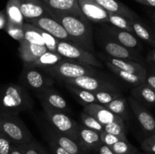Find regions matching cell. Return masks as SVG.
Returning a JSON list of instances; mask_svg holds the SVG:
<instances>
[{"instance_id":"cell-43","label":"cell","mask_w":155,"mask_h":154,"mask_svg":"<svg viewBox=\"0 0 155 154\" xmlns=\"http://www.w3.org/2000/svg\"><path fill=\"white\" fill-rule=\"evenodd\" d=\"M95 154H115L110 146L101 143L93 152Z\"/></svg>"},{"instance_id":"cell-46","label":"cell","mask_w":155,"mask_h":154,"mask_svg":"<svg viewBox=\"0 0 155 154\" xmlns=\"http://www.w3.org/2000/svg\"><path fill=\"white\" fill-rule=\"evenodd\" d=\"M9 154H24V152H22V150H21V148L19 147V146L18 144L13 143Z\"/></svg>"},{"instance_id":"cell-51","label":"cell","mask_w":155,"mask_h":154,"mask_svg":"<svg viewBox=\"0 0 155 154\" xmlns=\"http://www.w3.org/2000/svg\"><path fill=\"white\" fill-rule=\"evenodd\" d=\"M151 73L154 74V75H155V66H154V68H153V69H152V70H151Z\"/></svg>"},{"instance_id":"cell-10","label":"cell","mask_w":155,"mask_h":154,"mask_svg":"<svg viewBox=\"0 0 155 154\" xmlns=\"http://www.w3.org/2000/svg\"><path fill=\"white\" fill-rule=\"evenodd\" d=\"M100 42L101 43L102 48L109 57L134 60L139 63L142 60L137 51L123 46L113 39H111L110 36H107V37L104 36L101 39Z\"/></svg>"},{"instance_id":"cell-2","label":"cell","mask_w":155,"mask_h":154,"mask_svg":"<svg viewBox=\"0 0 155 154\" xmlns=\"http://www.w3.org/2000/svg\"><path fill=\"white\" fill-rule=\"evenodd\" d=\"M33 99L25 87L9 83L0 87V113L18 115L33 108Z\"/></svg>"},{"instance_id":"cell-48","label":"cell","mask_w":155,"mask_h":154,"mask_svg":"<svg viewBox=\"0 0 155 154\" xmlns=\"http://www.w3.org/2000/svg\"><path fill=\"white\" fill-rule=\"evenodd\" d=\"M147 59H148V61L152 62V63H155V49L150 51L149 54H148Z\"/></svg>"},{"instance_id":"cell-49","label":"cell","mask_w":155,"mask_h":154,"mask_svg":"<svg viewBox=\"0 0 155 154\" xmlns=\"http://www.w3.org/2000/svg\"><path fill=\"white\" fill-rule=\"evenodd\" d=\"M136 154H151V153H148V152H139V151H138V152H136Z\"/></svg>"},{"instance_id":"cell-47","label":"cell","mask_w":155,"mask_h":154,"mask_svg":"<svg viewBox=\"0 0 155 154\" xmlns=\"http://www.w3.org/2000/svg\"><path fill=\"white\" fill-rule=\"evenodd\" d=\"M137 2L141 3V4H143L145 5L151 6V7H154L155 8V0H135Z\"/></svg>"},{"instance_id":"cell-17","label":"cell","mask_w":155,"mask_h":154,"mask_svg":"<svg viewBox=\"0 0 155 154\" xmlns=\"http://www.w3.org/2000/svg\"><path fill=\"white\" fill-rule=\"evenodd\" d=\"M83 112L93 116L103 125L114 122H120V123L124 122V119L114 114L110 110L106 109L104 106L101 104H92L84 105Z\"/></svg>"},{"instance_id":"cell-37","label":"cell","mask_w":155,"mask_h":154,"mask_svg":"<svg viewBox=\"0 0 155 154\" xmlns=\"http://www.w3.org/2000/svg\"><path fill=\"white\" fill-rule=\"evenodd\" d=\"M104 131L109 134L122 137H127V128L124 122H111L104 125Z\"/></svg>"},{"instance_id":"cell-34","label":"cell","mask_w":155,"mask_h":154,"mask_svg":"<svg viewBox=\"0 0 155 154\" xmlns=\"http://www.w3.org/2000/svg\"><path fill=\"white\" fill-rule=\"evenodd\" d=\"M18 145L24 154H49L35 139L29 143Z\"/></svg>"},{"instance_id":"cell-33","label":"cell","mask_w":155,"mask_h":154,"mask_svg":"<svg viewBox=\"0 0 155 154\" xmlns=\"http://www.w3.org/2000/svg\"><path fill=\"white\" fill-rule=\"evenodd\" d=\"M110 147L115 154H136L138 152L137 148L128 140H120Z\"/></svg>"},{"instance_id":"cell-27","label":"cell","mask_w":155,"mask_h":154,"mask_svg":"<svg viewBox=\"0 0 155 154\" xmlns=\"http://www.w3.org/2000/svg\"><path fill=\"white\" fill-rule=\"evenodd\" d=\"M5 10L7 14L8 22L20 26L24 25V18L20 8V0H8Z\"/></svg>"},{"instance_id":"cell-39","label":"cell","mask_w":155,"mask_h":154,"mask_svg":"<svg viewBox=\"0 0 155 154\" xmlns=\"http://www.w3.org/2000/svg\"><path fill=\"white\" fill-rule=\"evenodd\" d=\"M100 138H101V143L108 146H111L112 145L117 143L120 140H128L127 137L114 135V134H109V133L105 132V131H103L102 133L100 134Z\"/></svg>"},{"instance_id":"cell-25","label":"cell","mask_w":155,"mask_h":154,"mask_svg":"<svg viewBox=\"0 0 155 154\" xmlns=\"http://www.w3.org/2000/svg\"><path fill=\"white\" fill-rule=\"evenodd\" d=\"M105 64L109 68V69L112 72H114L118 78L120 79L121 80H123L125 82L128 83L130 85H133V87H136V86L145 82L147 75L132 73V72H127V71H124L122 69H118L116 66H113L110 63H105Z\"/></svg>"},{"instance_id":"cell-32","label":"cell","mask_w":155,"mask_h":154,"mask_svg":"<svg viewBox=\"0 0 155 154\" xmlns=\"http://www.w3.org/2000/svg\"><path fill=\"white\" fill-rule=\"evenodd\" d=\"M80 120L82 122V125L89 129L93 130L99 134L104 131V125L100 123L93 116L85 113V112H83L80 114Z\"/></svg>"},{"instance_id":"cell-22","label":"cell","mask_w":155,"mask_h":154,"mask_svg":"<svg viewBox=\"0 0 155 154\" xmlns=\"http://www.w3.org/2000/svg\"><path fill=\"white\" fill-rule=\"evenodd\" d=\"M104 10L110 13L117 14L130 19H140L133 10L117 0H94Z\"/></svg>"},{"instance_id":"cell-16","label":"cell","mask_w":155,"mask_h":154,"mask_svg":"<svg viewBox=\"0 0 155 154\" xmlns=\"http://www.w3.org/2000/svg\"><path fill=\"white\" fill-rule=\"evenodd\" d=\"M77 142L87 152H93L101 143L100 134L84 125H77Z\"/></svg>"},{"instance_id":"cell-13","label":"cell","mask_w":155,"mask_h":154,"mask_svg":"<svg viewBox=\"0 0 155 154\" xmlns=\"http://www.w3.org/2000/svg\"><path fill=\"white\" fill-rule=\"evenodd\" d=\"M78 4L85 18L96 24L108 23L109 13L94 0H78Z\"/></svg>"},{"instance_id":"cell-11","label":"cell","mask_w":155,"mask_h":154,"mask_svg":"<svg viewBox=\"0 0 155 154\" xmlns=\"http://www.w3.org/2000/svg\"><path fill=\"white\" fill-rule=\"evenodd\" d=\"M36 95L42 107H47L51 110L63 111L65 113L70 111L66 100L57 91L51 88V87L36 91Z\"/></svg>"},{"instance_id":"cell-23","label":"cell","mask_w":155,"mask_h":154,"mask_svg":"<svg viewBox=\"0 0 155 154\" xmlns=\"http://www.w3.org/2000/svg\"><path fill=\"white\" fill-rule=\"evenodd\" d=\"M64 59V57H62L58 52L47 51L32 63H28V64H24V66L31 68H39V69H42L44 68L54 66Z\"/></svg>"},{"instance_id":"cell-5","label":"cell","mask_w":155,"mask_h":154,"mask_svg":"<svg viewBox=\"0 0 155 154\" xmlns=\"http://www.w3.org/2000/svg\"><path fill=\"white\" fill-rule=\"evenodd\" d=\"M44 114L51 128L55 131L68 136L77 142V125L78 123L71 119L67 113L42 107Z\"/></svg>"},{"instance_id":"cell-35","label":"cell","mask_w":155,"mask_h":154,"mask_svg":"<svg viewBox=\"0 0 155 154\" xmlns=\"http://www.w3.org/2000/svg\"><path fill=\"white\" fill-rule=\"evenodd\" d=\"M95 98L97 100V104L104 105L114 100L124 97L121 92L116 91H97L95 92Z\"/></svg>"},{"instance_id":"cell-36","label":"cell","mask_w":155,"mask_h":154,"mask_svg":"<svg viewBox=\"0 0 155 154\" xmlns=\"http://www.w3.org/2000/svg\"><path fill=\"white\" fill-rule=\"evenodd\" d=\"M23 26L17 25V24L8 22L5 30L11 37L13 38L15 40L18 41L19 42H21L24 40V32Z\"/></svg>"},{"instance_id":"cell-21","label":"cell","mask_w":155,"mask_h":154,"mask_svg":"<svg viewBox=\"0 0 155 154\" xmlns=\"http://www.w3.org/2000/svg\"><path fill=\"white\" fill-rule=\"evenodd\" d=\"M102 60L104 63H110L113 66H116L120 69L124 71L132 72V73L136 74H143L147 75V70L145 66L142 63L137 61L130 60H125V59L114 58V57H102Z\"/></svg>"},{"instance_id":"cell-41","label":"cell","mask_w":155,"mask_h":154,"mask_svg":"<svg viewBox=\"0 0 155 154\" xmlns=\"http://www.w3.org/2000/svg\"><path fill=\"white\" fill-rule=\"evenodd\" d=\"M13 143L10 139L0 132V154H9Z\"/></svg>"},{"instance_id":"cell-52","label":"cell","mask_w":155,"mask_h":154,"mask_svg":"<svg viewBox=\"0 0 155 154\" xmlns=\"http://www.w3.org/2000/svg\"><path fill=\"white\" fill-rule=\"evenodd\" d=\"M153 18H154V20L155 21V14H154V15H153Z\"/></svg>"},{"instance_id":"cell-8","label":"cell","mask_w":155,"mask_h":154,"mask_svg":"<svg viewBox=\"0 0 155 154\" xmlns=\"http://www.w3.org/2000/svg\"><path fill=\"white\" fill-rule=\"evenodd\" d=\"M20 81L24 87L33 89L35 91L45 88L51 87L54 84V80L51 77L45 76L37 70L36 68L27 66H24L20 76Z\"/></svg>"},{"instance_id":"cell-30","label":"cell","mask_w":155,"mask_h":154,"mask_svg":"<svg viewBox=\"0 0 155 154\" xmlns=\"http://www.w3.org/2000/svg\"><path fill=\"white\" fill-rule=\"evenodd\" d=\"M65 86L71 93H73L77 97L80 102H81L83 104V106L86 105V104H97L95 92L79 88L74 87V86L69 85H65Z\"/></svg>"},{"instance_id":"cell-6","label":"cell","mask_w":155,"mask_h":154,"mask_svg":"<svg viewBox=\"0 0 155 154\" xmlns=\"http://www.w3.org/2000/svg\"><path fill=\"white\" fill-rule=\"evenodd\" d=\"M65 85L74 86L92 92L97 91H116L120 92L119 88L108 80L97 75H83L72 79L64 80Z\"/></svg>"},{"instance_id":"cell-20","label":"cell","mask_w":155,"mask_h":154,"mask_svg":"<svg viewBox=\"0 0 155 154\" xmlns=\"http://www.w3.org/2000/svg\"><path fill=\"white\" fill-rule=\"evenodd\" d=\"M47 48L44 45H35L24 40L20 42L18 52L24 64H28L32 63L47 51Z\"/></svg>"},{"instance_id":"cell-3","label":"cell","mask_w":155,"mask_h":154,"mask_svg":"<svg viewBox=\"0 0 155 154\" xmlns=\"http://www.w3.org/2000/svg\"><path fill=\"white\" fill-rule=\"evenodd\" d=\"M42 70L50 76L61 82L83 75H97L98 74L95 66L67 58H64L54 66L44 68Z\"/></svg>"},{"instance_id":"cell-19","label":"cell","mask_w":155,"mask_h":154,"mask_svg":"<svg viewBox=\"0 0 155 154\" xmlns=\"http://www.w3.org/2000/svg\"><path fill=\"white\" fill-rule=\"evenodd\" d=\"M41 1L45 5L46 8L71 14L82 19L88 21L80 10L78 0H41Z\"/></svg>"},{"instance_id":"cell-26","label":"cell","mask_w":155,"mask_h":154,"mask_svg":"<svg viewBox=\"0 0 155 154\" xmlns=\"http://www.w3.org/2000/svg\"><path fill=\"white\" fill-rule=\"evenodd\" d=\"M130 24L133 29V33L139 39L148 42L150 45L155 47V37L151 30L146 27L141 19H130Z\"/></svg>"},{"instance_id":"cell-1","label":"cell","mask_w":155,"mask_h":154,"mask_svg":"<svg viewBox=\"0 0 155 154\" xmlns=\"http://www.w3.org/2000/svg\"><path fill=\"white\" fill-rule=\"evenodd\" d=\"M48 14L61 24L76 45L93 54L94 44L89 21L76 15L46 8Z\"/></svg>"},{"instance_id":"cell-45","label":"cell","mask_w":155,"mask_h":154,"mask_svg":"<svg viewBox=\"0 0 155 154\" xmlns=\"http://www.w3.org/2000/svg\"><path fill=\"white\" fill-rule=\"evenodd\" d=\"M145 83L148 85L151 88L155 91V75L151 73L150 75L147 74L146 80H145Z\"/></svg>"},{"instance_id":"cell-44","label":"cell","mask_w":155,"mask_h":154,"mask_svg":"<svg viewBox=\"0 0 155 154\" xmlns=\"http://www.w3.org/2000/svg\"><path fill=\"white\" fill-rule=\"evenodd\" d=\"M8 23L7 14L5 10H2L0 11V30H5V26Z\"/></svg>"},{"instance_id":"cell-42","label":"cell","mask_w":155,"mask_h":154,"mask_svg":"<svg viewBox=\"0 0 155 154\" xmlns=\"http://www.w3.org/2000/svg\"><path fill=\"white\" fill-rule=\"evenodd\" d=\"M46 140L48 143V146H49V149L51 154H71L52 140H49V139H46Z\"/></svg>"},{"instance_id":"cell-7","label":"cell","mask_w":155,"mask_h":154,"mask_svg":"<svg viewBox=\"0 0 155 154\" xmlns=\"http://www.w3.org/2000/svg\"><path fill=\"white\" fill-rule=\"evenodd\" d=\"M57 52L67 59L83 62L95 67H101V62L92 53L70 42L59 41L57 45Z\"/></svg>"},{"instance_id":"cell-50","label":"cell","mask_w":155,"mask_h":154,"mask_svg":"<svg viewBox=\"0 0 155 154\" xmlns=\"http://www.w3.org/2000/svg\"><path fill=\"white\" fill-rule=\"evenodd\" d=\"M1 125H2V114L0 113V128H1Z\"/></svg>"},{"instance_id":"cell-14","label":"cell","mask_w":155,"mask_h":154,"mask_svg":"<svg viewBox=\"0 0 155 154\" xmlns=\"http://www.w3.org/2000/svg\"><path fill=\"white\" fill-rule=\"evenodd\" d=\"M45 133H46L45 139H49V140L54 141V143L61 146L65 150L68 151L69 153L90 154L84 148L82 147L81 145L78 142L73 140L72 138L69 137L68 136L64 135V134L55 131L52 128H48Z\"/></svg>"},{"instance_id":"cell-31","label":"cell","mask_w":155,"mask_h":154,"mask_svg":"<svg viewBox=\"0 0 155 154\" xmlns=\"http://www.w3.org/2000/svg\"><path fill=\"white\" fill-rule=\"evenodd\" d=\"M108 13V23H110L111 26L133 33V29H132L131 24H130V18H127L120 14H117L110 13V12Z\"/></svg>"},{"instance_id":"cell-29","label":"cell","mask_w":155,"mask_h":154,"mask_svg":"<svg viewBox=\"0 0 155 154\" xmlns=\"http://www.w3.org/2000/svg\"><path fill=\"white\" fill-rule=\"evenodd\" d=\"M23 28L24 32V40L30 43L45 46L39 28L27 22H24Z\"/></svg>"},{"instance_id":"cell-38","label":"cell","mask_w":155,"mask_h":154,"mask_svg":"<svg viewBox=\"0 0 155 154\" xmlns=\"http://www.w3.org/2000/svg\"><path fill=\"white\" fill-rule=\"evenodd\" d=\"M39 30L41 33V36H42V39H43L44 45H45L47 50L50 51L57 52V45L60 40H58V39H56L54 36H51V35L46 33V32L44 31V30H41V29H39Z\"/></svg>"},{"instance_id":"cell-18","label":"cell","mask_w":155,"mask_h":154,"mask_svg":"<svg viewBox=\"0 0 155 154\" xmlns=\"http://www.w3.org/2000/svg\"><path fill=\"white\" fill-rule=\"evenodd\" d=\"M20 8L27 22L30 20L50 16L41 0H20Z\"/></svg>"},{"instance_id":"cell-40","label":"cell","mask_w":155,"mask_h":154,"mask_svg":"<svg viewBox=\"0 0 155 154\" xmlns=\"http://www.w3.org/2000/svg\"><path fill=\"white\" fill-rule=\"evenodd\" d=\"M141 148L145 152L155 154V134L145 139L141 144Z\"/></svg>"},{"instance_id":"cell-15","label":"cell","mask_w":155,"mask_h":154,"mask_svg":"<svg viewBox=\"0 0 155 154\" xmlns=\"http://www.w3.org/2000/svg\"><path fill=\"white\" fill-rule=\"evenodd\" d=\"M104 30L107 36L126 48L136 51L141 48V44L137 36L130 32L117 28L113 26H104Z\"/></svg>"},{"instance_id":"cell-4","label":"cell","mask_w":155,"mask_h":154,"mask_svg":"<svg viewBox=\"0 0 155 154\" xmlns=\"http://www.w3.org/2000/svg\"><path fill=\"white\" fill-rule=\"evenodd\" d=\"M0 132L7 136L15 144H23L34 140L33 134L18 115L2 114Z\"/></svg>"},{"instance_id":"cell-28","label":"cell","mask_w":155,"mask_h":154,"mask_svg":"<svg viewBox=\"0 0 155 154\" xmlns=\"http://www.w3.org/2000/svg\"><path fill=\"white\" fill-rule=\"evenodd\" d=\"M102 106H104L106 109L110 110L111 113L120 117L124 120L125 119L127 120L129 119V116H130L129 107L130 106H129L127 99L124 97L118 98V99L114 100V101Z\"/></svg>"},{"instance_id":"cell-9","label":"cell","mask_w":155,"mask_h":154,"mask_svg":"<svg viewBox=\"0 0 155 154\" xmlns=\"http://www.w3.org/2000/svg\"><path fill=\"white\" fill-rule=\"evenodd\" d=\"M27 23H30L37 28L41 29L46 33H49L50 35L54 36L58 40L70 42V43L76 45L74 41L68 35V33H67L65 29L62 27L61 24L53 19L51 16L42 17V18L30 20Z\"/></svg>"},{"instance_id":"cell-24","label":"cell","mask_w":155,"mask_h":154,"mask_svg":"<svg viewBox=\"0 0 155 154\" xmlns=\"http://www.w3.org/2000/svg\"><path fill=\"white\" fill-rule=\"evenodd\" d=\"M131 96L142 104L155 105V91L147 83L134 87L131 90Z\"/></svg>"},{"instance_id":"cell-12","label":"cell","mask_w":155,"mask_h":154,"mask_svg":"<svg viewBox=\"0 0 155 154\" xmlns=\"http://www.w3.org/2000/svg\"><path fill=\"white\" fill-rule=\"evenodd\" d=\"M127 101L142 130L148 134H155V119L151 113L133 97H129Z\"/></svg>"}]
</instances>
